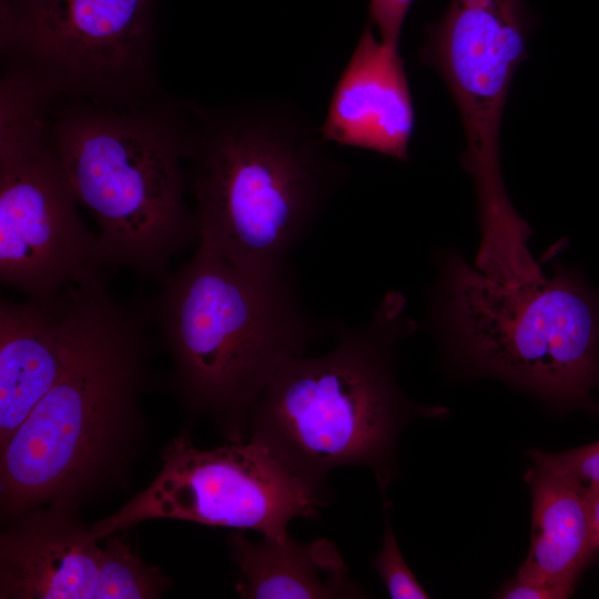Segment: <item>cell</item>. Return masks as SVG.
I'll return each instance as SVG.
<instances>
[{
  "label": "cell",
  "mask_w": 599,
  "mask_h": 599,
  "mask_svg": "<svg viewBox=\"0 0 599 599\" xmlns=\"http://www.w3.org/2000/svg\"><path fill=\"white\" fill-rule=\"evenodd\" d=\"M184 164L200 243L252 273L291 265L347 179L318 128L287 103L183 101Z\"/></svg>",
  "instance_id": "obj_1"
},
{
  "label": "cell",
  "mask_w": 599,
  "mask_h": 599,
  "mask_svg": "<svg viewBox=\"0 0 599 599\" xmlns=\"http://www.w3.org/2000/svg\"><path fill=\"white\" fill-rule=\"evenodd\" d=\"M146 308L102 295L61 376L0 449V515L79 506L121 483L138 451L154 337Z\"/></svg>",
  "instance_id": "obj_2"
},
{
  "label": "cell",
  "mask_w": 599,
  "mask_h": 599,
  "mask_svg": "<svg viewBox=\"0 0 599 599\" xmlns=\"http://www.w3.org/2000/svg\"><path fill=\"white\" fill-rule=\"evenodd\" d=\"M159 282L148 309L184 409L210 418L226 443L247 440L267 383L324 332L302 303L296 273L247 272L199 243Z\"/></svg>",
  "instance_id": "obj_3"
},
{
  "label": "cell",
  "mask_w": 599,
  "mask_h": 599,
  "mask_svg": "<svg viewBox=\"0 0 599 599\" xmlns=\"http://www.w3.org/2000/svg\"><path fill=\"white\" fill-rule=\"evenodd\" d=\"M406 304L388 292L366 322H337L327 352L285 362L252 409L247 439L313 481L327 485L332 470L356 466L386 491L402 427L430 413L408 402L395 378V345L418 328Z\"/></svg>",
  "instance_id": "obj_4"
},
{
  "label": "cell",
  "mask_w": 599,
  "mask_h": 599,
  "mask_svg": "<svg viewBox=\"0 0 599 599\" xmlns=\"http://www.w3.org/2000/svg\"><path fill=\"white\" fill-rule=\"evenodd\" d=\"M54 139L77 200L98 225L104 266L161 281L200 240L186 202L183 101L53 98Z\"/></svg>",
  "instance_id": "obj_5"
},
{
  "label": "cell",
  "mask_w": 599,
  "mask_h": 599,
  "mask_svg": "<svg viewBox=\"0 0 599 599\" xmlns=\"http://www.w3.org/2000/svg\"><path fill=\"white\" fill-rule=\"evenodd\" d=\"M430 321L476 369L548 402H586L599 382V295L561 264L550 278L506 284L444 254Z\"/></svg>",
  "instance_id": "obj_6"
},
{
  "label": "cell",
  "mask_w": 599,
  "mask_h": 599,
  "mask_svg": "<svg viewBox=\"0 0 599 599\" xmlns=\"http://www.w3.org/2000/svg\"><path fill=\"white\" fill-rule=\"evenodd\" d=\"M53 97L3 70L0 81V281L27 297L102 276L52 129Z\"/></svg>",
  "instance_id": "obj_7"
},
{
  "label": "cell",
  "mask_w": 599,
  "mask_h": 599,
  "mask_svg": "<svg viewBox=\"0 0 599 599\" xmlns=\"http://www.w3.org/2000/svg\"><path fill=\"white\" fill-rule=\"evenodd\" d=\"M155 9L156 0H0L2 70L53 98L159 94Z\"/></svg>",
  "instance_id": "obj_8"
},
{
  "label": "cell",
  "mask_w": 599,
  "mask_h": 599,
  "mask_svg": "<svg viewBox=\"0 0 599 599\" xmlns=\"http://www.w3.org/2000/svg\"><path fill=\"white\" fill-rule=\"evenodd\" d=\"M152 483L91 530L98 540L152 519H175L284 539L297 518L315 519L328 485L313 481L247 439L197 448L182 430L161 453Z\"/></svg>",
  "instance_id": "obj_9"
},
{
  "label": "cell",
  "mask_w": 599,
  "mask_h": 599,
  "mask_svg": "<svg viewBox=\"0 0 599 599\" xmlns=\"http://www.w3.org/2000/svg\"><path fill=\"white\" fill-rule=\"evenodd\" d=\"M528 29L522 0H451L428 27L419 52L445 81L460 114L461 163L476 187L481 236L490 242L510 240L525 225L501 177L499 132Z\"/></svg>",
  "instance_id": "obj_10"
},
{
  "label": "cell",
  "mask_w": 599,
  "mask_h": 599,
  "mask_svg": "<svg viewBox=\"0 0 599 599\" xmlns=\"http://www.w3.org/2000/svg\"><path fill=\"white\" fill-rule=\"evenodd\" d=\"M104 276L41 297L0 301V449L81 346Z\"/></svg>",
  "instance_id": "obj_11"
},
{
  "label": "cell",
  "mask_w": 599,
  "mask_h": 599,
  "mask_svg": "<svg viewBox=\"0 0 599 599\" xmlns=\"http://www.w3.org/2000/svg\"><path fill=\"white\" fill-rule=\"evenodd\" d=\"M398 45L363 29L318 126L327 144L408 160L415 109Z\"/></svg>",
  "instance_id": "obj_12"
},
{
  "label": "cell",
  "mask_w": 599,
  "mask_h": 599,
  "mask_svg": "<svg viewBox=\"0 0 599 599\" xmlns=\"http://www.w3.org/2000/svg\"><path fill=\"white\" fill-rule=\"evenodd\" d=\"M77 510L47 504L6 522L1 599H94L101 547Z\"/></svg>",
  "instance_id": "obj_13"
},
{
  "label": "cell",
  "mask_w": 599,
  "mask_h": 599,
  "mask_svg": "<svg viewBox=\"0 0 599 599\" xmlns=\"http://www.w3.org/2000/svg\"><path fill=\"white\" fill-rule=\"evenodd\" d=\"M231 558L241 573L243 599H356L367 596L352 579L335 542H301L287 536L252 541L243 530L229 535Z\"/></svg>",
  "instance_id": "obj_14"
},
{
  "label": "cell",
  "mask_w": 599,
  "mask_h": 599,
  "mask_svg": "<svg viewBox=\"0 0 599 599\" xmlns=\"http://www.w3.org/2000/svg\"><path fill=\"white\" fill-rule=\"evenodd\" d=\"M525 481L531 493L530 546L518 573L546 580L571 596L599 550L590 528L587 486L534 461Z\"/></svg>",
  "instance_id": "obj_15"
},
{
  "label": "cell",
  "mask_w": 599,
  "mask_h": 599,
  "mask_svg": "<svg viewBox=\"0 0 599 599\" xmlns=\"http://www.w3.org/2000/svg\"><path fill=\"white\" fill-rule=\"evenodd\" d=\"M101 547L94 599H154L164 596L170 579L144 562L115 534Z\"/></svg>",
  "instance_id": "obj_16"
},
{
  "label": "cell",
  "mask_w": 599,
  "mask_h": 599,
  "mask_svg": "<svg viewBox=\"0 0 599 599\" xmlns=\"http://www.w3.org/2000/svg\"><path fill=\"white\" fill-rule=\"evenodd\" d=\"M384 536L382 547L372 560V567L382 579L393 599H426L428 593L416 579L400 551L394 534L386 491H382Z\"/></svg>",
  "instance_id": "obj_17"
},
{
  "label": "cell",
  "mask_w": 599,
  "mask_h": 599,
  "mask_svg": "<svg viewBox=\"0 0 599 599\" xmlns=\"http://www.w3.org/2000/svg\"><path fill=\"white\" fill-rule=\"evenodd\" d=\"M530 461L580 483L599 484V441L562 453L529 451Z\"/></svg>",
  "instance_id": "obj_18"
},
{
  "label": "cell",
  "mask_w": 599,
  "mask_h": 599,
  "mask_svg": "<svg viewBox=\"0 0 599 599\" xmlns=\"http://www.w3.org/2000/svg\"><path fill=\"white\" fill-rule=\"evenodd\" d=\"M414 0H369V24L386 42L399 44L400 33Z\"/></svg>",
  "instance_id": "obj_19"
},
{
  "label": "cell",
  "mask_w": 599,
  "mask_h": 599,
  "mask_svg": "<svg viewBox=\"0 0 599 599\" xmlns=\"http://www.w3.org/2000/svg\"><path fill=\"white\" fill-rule=\"evenodd\" d=\"M502 599H565L570 596L561 588L536 577L517 572L496 593Z\"/></svg>",
  "instance_id": "obj_20"
},
{
  "label": "cell",
  "mask_w": 599,
  "mask_h": 599,
  "mask_svg": "<svg viewBox=\"0 0 599 599\" xmlns=\"http://www.w3.org/2000/svg\"><path fill=\"white\" fill-rule=\"evenodd\" d=\"M586 498L592 538L599 548V484H588Z\"/></svg>",
  "instance_id": "obj_21"
}]
</instances>
